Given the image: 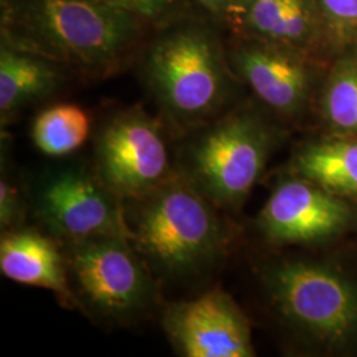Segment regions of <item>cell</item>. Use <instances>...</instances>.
<instances>
[{
    "mask_svg": "<svg viewBox=\"0 0 357 357\" xmlns=\"http://www.w3.org/2000/svg\"><path fill=\"white\" fill-rule=\"evenodd\" d=\"M355 222L351 202L295 174L275 185L258 216V228L277 245L324 243Z\"/></svg>",
    "mask_w": 357,
    "mask_h": 357,
    "instance_id": "cell-9",
    "label": "cell"
},
{
    "mask_svg": "<svg viewBox=\"0 0 357 357\" xmlns=\"http://www.w3.org/2000/svg\"><path fill=\"white\" fill-rule=\"evenodd\" d=\"M0 270L11 281L50 290L69 310H81L70 286L64 252L48 234L22 228L3 233Z\"/></svg>",
    "mask_w": 357,
    "mask_h": 357,
    "instance_id": "cell-12",
    "label": "cell"
},
{
    "mask_svg": "<svg viewBox=\"0 0 357 357\" xmlns=\"http://www.w3.org/2000/svg\"><path fill=\"white\" fill-rule=\"evenodd\" d=\"M63 252L70 286L84 312L122 324L155 306L153 271L128 237L65 243Z\"/></svg>",
    "mask_w": 357,
    "mask_h": 357,
    "instance_id": "cell-6",
    "label": "cell"
},
{
    "mask_svg": "<svg viewBox=\"0 0 357 357\" xmlns=\"http://www.w3.org/2000/svg\"><path fill=\"white\" fill-rule=\"evenodd\" d=\"M197 1L209 13L221 15L227 13L231 0H197Z\"/></svg>",
    "mask_w": 357,
    "mask_h": 357,
    "instance_id": "cell-21",
    "label": "cell"
},
{
    "mask_svg": "<svg viewBox=\"0 0 357 357\" xmlns=\"http://www.w3.org/2000/svg\"><path fill=\"white\" fill-rule=\"evenodd\" d=\"M162 320L169 342L183 356L255 355L249 320L220 289L192 301L168 305Z\"/></svg>",
    "mask_w": 357,
    "mask_h": 357,
    "instance_id": "cell-10",
    "label": "cell"
},
{
    "mask_svg": "<svg viewBox=\"0 0 357 357\" xmlns=\"http://www.w3.org/2000/svg\"><path fill=\"white\" fill-rule=\"evenodd\" d=\"M339 38L357 41V0H318Z\"/></svg>",
    "mask_w": 357,
    "mask_h": 357,
    "instance_id": "cell-19",
    "label": "cell"
},
{
    "mask_svg": "<svg viewBox=\"0 0 357 357\" xmlns=\"http://www.w3.org/2000/svg\"><path fill=\"white\" fill-rule=\"evenodd\" d=\"M291 174L326 191L357 202V137L327 132L302 144L294 155Z\"/></svg>",
    "mask_w": 357,
    "mask_h": 357,
    "instance_id": "cell-13",
    "label": "cell"
},
{
    "mask_svg": "<svg viewBox=\"0 0 357 357\" xmlns=\"http://www.w3.org/2000/svg\"><path fill=\"white\" fill-rule=\"evenodd\" d=\"M33 215L47 234L63 243L105 236L131 240L125 202L97 172L81 167L57 169L40 180Z\"/></svg>",
    "mask_w": 357,
    "mask_h": 357,
    "instance_id": "cell-7",
    "label": "cell"
},
{
    "mask_svg": "<svg viewBox=\"0 0 357 357\" xmlns=\"http://www.w3.org/2000/svg\"><path fill=\"white\" fill-rule=\"evenodd\" d=\"M142 22L103 0H7L3 43L90 75H105L137 44Z\"/></svg>",
    "mask_w": 357,
    "mask_h": 357,
    "instance_id": "cell-1",
    "label": "cell"
},
{
    "mask_svg": "<svg viewBox=\"0 0 357 357\" xmlns=\"http://www.w3.org/2000/svg\"><path fill=\"white\" fill-rule=\"evenodd\" d=\"M24 199L10 171L1 165L0 178V227L1 229H16L24 217Z\"/></svg>",
    "mask_w": 357,
    "mask_h": 357,
    "instance_id": "cell-18",
    "label": "cell"
},
{
    "mask_svg": "<svg viewBox=\"0 0 357 357\" xmlns=\"http://www.w3.org/2000/svg\"><path fill=\"white\" fill-rule=\"evenodd\" d=\"M114 7L138 16L142 20H156L165 16L176 0H103Z\"/></svg>",
    "mask_w": 357,
    "mask_h": 357,
    "instance_id": "cell-20",
    "label": "cell"
},
{
    "mask_svg": "<svg viewBox=\"0 0 357 357\" xmlns=\"http://www.w3.org/2000/svg\"><path fill=\"white\" fill-rule=\"evenodd\" d=\"M131 243L155 274L197 275L224 255L229 233L216 205L178 169L138 199L125 202Z\"/></svg>",
    "mask_w": 357,
    "mask_h": 357,
    "instance_id": "cell-2",
    "label": "cell"
},
{
    "mask_svg": "<svg viewBox=\"0 0 357 357\" xmlns=\"http://www.w3.org/2000/svg\"><path fill=\"white\" fill-rule=\"evenodd\" d=\"M249 23L261 36L287 44L305 41L311 29L305 0H255Z\"/></svg>",
    "mask_w": 357,
    "mask_h": 357,
    "instance_id": "cell-17",
    "label": "cell"
},
{
    "mask_svg": "<svg viewBox=\"0 0 357 357\" xmlns=\"http://www.w3.org/2000/svg\"><path fill=\"white\" fill-rule=\"evenodd\" d=\"M94 156L97 175L123 202L153 191L176 172L163 130L141 109L123 110L103 123Z\"/></svg>",
    "mask_w": 357,
    "mask_h": 357,
    "instance_id": "cell-8",
    "label": "cell"
},
{
    "mask_svg": "<svg viewBox=\"0 0 357 357\" xmlns=\"http://www.w3.org/2000/svg\"><path fill=\"white\" fill-rule=\"evenodd\" d=\"M146 77L167 116L183 128L204 123L229 96V75L220 47L197 26L158 38L147 54Z\"/></svg>",
    "mask_w": 357,
    "mask_h": 357,
    "instance_id": "cell-5",
    "label": "cell"
},
{
    "mask_svg": "<svg viewBox=\"0 0 357 357\" xmlns=\"http://www.w3.org/2000/svg\"><path fill=\"white\" fill-rule=\"evenodd\" d=\"M319 110L328 132L357 137V50L332 66L320 91Z\"/></svg>",
    "mask_w": 357,
    "mask_h": 357,
    "instance_id": "cell-15",
    "label": "cell"
},
{
    "mask_svg": "<svg viewBox=\"0 0 357 357\" xmlns=\"http://www.w3.org/2000/svg\"><path fill=\"white\" fill-rule=\"evenodd\" d=\"M231 63L258 100L274 113L295 118L306 110L312 73L296 54L268 45H245L234 51Z\"/></svg>",
    "mask_w": 357,
    "mask_h": 357,
    "instance_id": "cell-11",
    "label": "cell"
},
{
    "mask_svg": "<svg viewBox=\"0 0 357 357\" xmlns=\"http://www.w3.org/2000/svg\"><path fill=\"white\" fill-rule=\"evenodd\" d=\"M56 64L1 41L0 113L3 122L59 89L61 75Z\"/></svg>",
    "mask_w": 357,
    "mask_h": 357,
    "instance_id": "cell-14",
    "label": "cell"
},
{
    "mask_svg": "<svg viewBox=\"0 0 357 357\" xmlns=\"http://www.w3.org/2000/svg\"><path fill=\"white\" fill-rule=\"evenodd\" d=\"M262 282L281 319L301 339L332 355L357 354V280L321 261L268 265Z\"/></svg>",
    "mask_w": 357,
    "mask_h": 357,
    "instance_id": "cell-3",
    "label": "cell"
},
{
    "mask_svg": "<svg viewBox=\"0 0 357 357\" xmlns=\"http://www.w3.org/2000/svg\"><path fill=\"white\" fill-rule=\"evenodd\" d=\"M277 141L262 118L237 112L192 138L178 171L218 208L237 209L265 174Z\"/></svg>",
    "mask_w": 357,
    "mask_h": 357,
    "instance_id": "cell-4",
    "label": "cell"
},
{
    "mask_svg": "<svg viewBox=\"0 0 357 357\" xmlns=\"http://www.w3.org/2000/svg\"><path fill=\"white\" fill-rule=\"evenodd\" d=\"M90 119L77 105L60 103L43 110L35 118L31 137L38 151L60 158L75 153L88 139Z\"/></svg>",
    "mask_w": 357,
    "mask_h": 357,
    "instance_id": "cell-16",
    "label": "cell"
}]
</instances>
